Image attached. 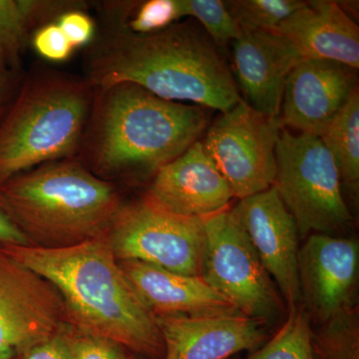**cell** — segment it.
Instances as JSON below:
<instances>
[{
    "label": "cell",
    "instance_id": "6da1fadb",
    "mask_svg": "<svg viewBox=\"0 0 359 359\" xmlns=\"http://www.w3.org/2000/svg\"><path fill=\"white\" fill-rule=\"evenodd\" d=\"M84 67L95 90L132 83L165 100L221 113L243 101L219 47L194 21L152 34L105 25L85 52Z\"/></svg>",
    "mask_w": 359,
    "mask_h": 359
},
{
    "label": "cell",
    "instance_id": "7a4b0ae2",
    "mask_svg": "<svg viewBox=\"0 0 359 359\" xmlns=\"http://www.w3.org/2000/svg\"><path fill=\"white\" fill-rule=\"evenodd\" d=\"M0 249L50 283L62 299L73 330L105 337L150 359L164 356L155 316L135 294L107 235L67 247Z\"/></svg>",
    "mask_w": 359,
    "mask_h": 359
},
{
    "label": "cell",
    "instance_id": "3957f363",
    "mask_svg": "<svg viewBox=\"0 0 359 359\" xmlns=\"http://www.w3.org/2000/svg\"><path fill=\"white\" fill-rule=\"evenodd\" d=\"M198 105L165 100L138 85L95 90L76 160L99 178L155 176L188 150L208 126Z\"/></svg>",
    "mask_w": 359,
    "mask_h": 359
},
{
    "label": "cell",
    "instance_id": "277c9868",
    "mask_svg": "<svg viewBox=\"0 0 359 359\" xmlns=\"http://www.w3.org/2000/svg\"><path fill=\"white\" fill-rule=\"evenodd\" d=\"M0 205L30 244L59 248L103 237L122 209L114 185L76 159L47 163L0 186Z\"/></svg>",
    "mask_w": 359,
    "mask_h": 359
},
{
    "label": "cell",
    "instance_id": "5b68a950",
    "mask_svg": "<svg viewBox=\"0 0 359 359\" xmlns=\"http://www.w3.org/2000/svg\"><path fill=\"white\" fill-rule=\"evenodd\" d=\"M94 97L84 77L32 69L0 122V186L47 163L76 159Z\"/></svg>",
    "mask_w": 359,
    "mask_h": 359
},
{
    "label": "cell",
    "instance_id": "8992f818",
    "mask_svg": "<svg viewBox=\"0 0 359 359\" xmlns=\"http://www.w3.org/2000/svg\"><path fill=\"white\" fill-rule=\"evenodd\" d=\"M275 184L299 237L346 231L353 221L341 192L339 167L318 137L282 129Z\"/></svg>",
    "mask_w": 359,
    "mask_h": 359
},
{
    "label": "cell",
    "instance_id": "52a82bcc",
    "mask_svg": "<svg viewBox=\"0 0 359 359\" xmlns=\"http://www.w3.org/2000/svg\"><path fill=\"white\" fill-rule=\"evenodd\" d=\"M205 243L200 276L248 318L269 321L285 309L275 282L230 208L202 218Z\"/></svg>",
    "mask_w": 359,
    "mask_h": 359
},
{
    "label": "cell",
    "instance_id": "ba28073f",
    "mask_svg": "<svg viewBox=\"0 0 359 359\" xmlns=\"http://www.w3.org/2000/svg\"><path fill=\"white\" fill-rule=\"evenodd\" d=\"M107 238L118 262H141L200 276L205 243L201 218L179 216L144 198L123 205Z\"/></svg>",
    "mask_w": 359,
    "mask_h": 359
},
{
    "label": "cell",
    "instance_id": "9c48e42d",
    "mask_svg": "<svg viewBox=\"0 0 359 359\" xmlns=\"http://www.w3.org/2000/svg\"><path fill=\"white\" fill-rule=\"evenodd\" d=\"M283 128L280 117L259 113L243 100L221 113L208 129L203 146L235 198L244 199L275 184L276 150Z\"/></svg>",
    "mask_w": 359,
    "mask_h": 359
},
{
    "label": "cell",
    "instance_id": "30bf717a",
    "mask_svg": "<svg viewBox=\"0 0 359 359\" xmlns=\"http://www.w3.org/2000/svg\"><path fill=\"white\" fill-rule=\"evenodd\" d=\"M68 325L53 287L0 249V359H18Z\"/></svg>",
    "mask_w": 359,
    "mask_h": 359
},
{
    "label": "cell",
    "instance_id": "8fae6325",
    "mask_svg": "<svg viewBox=\"0 0 359 359\" xmlns=\"http://www.w3.org/2000/svg\"><path fill=\"white\" fill-rule=\"evenodd\" d=\"M359 245L355 238L311 233L297 256L301 304L320 327L356 306Z\"/></svg>",
    "mask_w": 359,
    "mask_h": 359
},
{
    "label": "cell",
    "instance_id": "7c38bea8",
    "mask_svg": "<svg viewBox=\"0 0 359 359\" xmlns=\"http://www.w3.org/2000/svg\"><path fill=\"white\" fill-rule=\"evenodd\" d=\"M287 308L301 304L297 256L299 233L275 185L241 199L231 209Z\"/></svg>",
    "mask_w": 359,
    "mask_h": 359
},
{
    "label": "cell",
    "instance_id": "4fadbf2b",
    "mask_svg": "<svg viewBox=\"0 0 359 359\" xmlns=\"http://www.w3.org/2000/svg\"><path fill=\"white\" fill-rule=\"evenodd\" d=\"M355 82L353 68L302 58L285 81L280 112L283 127L320 138L358 88Z\"/></svg>",
    "mask_w": 359,
    "mask_h": 359
},
{
    "label": "cell",
    "instance_id": "5bb4252c",
    "mask_svg": "<svg viewBox=\"0 0 359 359\" xmlns=\"http://www.w3.org/2000/svg\"><path fill=\"white\" fill-rule=\"evenodd\" d=\"M145 198L179 216L202 219L229 208L235 196L199 140L161 168Z\"/></svg>",
    "mask_w": 359,
    "mask_h": 359
},
{
    "label": "cell",
    "instance_id": "9a60e30c",
    "mask_svg": "<svg viewBox=\"0 0 359 359\" xmlns=\"http://www.w3.org/2000/svg\"><path fill=\"white\" fill-rule=\"evenodd\" d=\"M236 84L245 102L271 117H280L285 81L302 60L297 48L276 32H247L231 42Z\"/></svg>",
    "mask_w": 359,
    "mask_h": 359
},
{
    "label": "cell",
    "instance_id": "2e32d148",
    "mask_svg": "<svg viewBox=\"0 0 359 359\" xmlns=\"http://www.w3.org/2000/svg\"><path fill=\"white\" fill-rule=\"evenodd\" d=\"M164 359H228L256 351L266 340V323L245 316H155Z\"/></svg>",
    "mask_w": 359,
    "mask_h": 359
},
{
    "label": "cell",
    "instance_id": "e0dca14e",
    "mask_svg": "<svg viewBox=\"0 0 359 359\" xmlns=\"http://www.w3.org/2000/svg\"><path fill=\"white\" fill-rule=\"evenodd\" d=\"M119 264L135 294L154 316H244L201 276L180 275L141 262Z\"/></svg>",
    "mask_w": 359,
    "mask_h": 359
},
{
    "label": "cell",
    "instance_id": "ac0fdd59",
    "mask_svg": "<svg viewBox=\"0 0 359 359\" xmlns=\"http://www.w3.org/2000/svg\"><path fill=\"white\" fill-rule=\"evenodd\" d=\"M275 32L289 40L302 58L334 61L359 68V28L330 0L306 1L283 21Z\"/></svg>",
    "mask_w": 359,
    "mask_h": 359
},
{
    "label": "cell",
    "instance_id": "d6986e66",
    "mask_svg": "<svg viewBox=\"0 0 359 359\" xmlns=\"http://www.w3.org/2000/svg\"><path fill=\"white\" fill-rule=\"evenodd\" d=\"M81 6V1L0 0V71L16 76L30 35L55 22L65 11Z\"/></svg>",
    "mask_w": 359,
    "mask_h": 359
},
{
    "label": "cell",
    "instance_id": "ffe728a7",
    "mask_svg": "<svg viewBox=\"0 0 359 359\" xmlns=\"http://www.w3.org/2000/svg\"><path fill=\"white\" fill-rule=\"evenodd\" d=\"M332 155L340 178L353 192L359 185V93L354 90L320 137Z\"/></svg>",
    "mask_w": 359,
    "mask_h": 359
},
{
    "label": "cell",
    "instance_id": "44dd1931",
    "mask_svg": "<svg viewBox=\"0 0 359 359\" xmlns=\"http://www.w3.org/2000/svg\"><path fill=\"white\" fill-rule=\"evenodd\" d=\"M313 359H359L358 306L311 330Z\"/></svg>",
    "mask_w": 359,
    "mask_h": 359
},
{
    "label": "cell",
    "instance_id": "7402d4cb",
    "mask_svg": "<svg viewBox=\"0 0 359 359\" xmlns=\"http://www.w3.org/2000/svg\"><path fill=\"white\" fill-rule=\"evenodd\" d=\"M311 325L302 304L289 309L287 320L263 346L243 359H313Z\"/></svg>",
    "mask_w": 359,
    "mask_h": 359
},
{
    "label": "cell",
    "instance_id": "603a6c76",
    "mask_svg": "<svg viewBox=\"0 0 359 359\" xmlns=\"http://www.w3.org/2000/svg\"><path fill=\"white\" fill-rule=\"evenodd\" d=\"M306 2L302 0H231L224 4L241 30L275 32L283 20L304 6Z\"/></svg>",
    "mask_w": 359,
    "mask_h": 359
},
{
    "label": "cell",
    "instance_id": "cb8c5ba5",
    "mask_svg": "<svg viewBox=\"0 0 359 359\" xmlns=\"http://www.w3.org/2000/svg\"><path fill=\"white\" fill-rule=\"evenodd\" d=\"M182 18H193L217 46L231 43L241 28L222 0H180Z\"/></svg>",
    "mask_w": 359,
    "mask_h": 359
},
{
    "label": "cell",
    "instance_id": "d4e9b609",
    "mask_svg": "<svg viewBox=\"0 0 359 359\" xmlns=\"http://www.w3.org/2000/svg\"><path fill=\"white\" fill-rule=\"evenodd\" d=\"M35 52L49 62L68 60L75 48L56 22L47 23L39 27L32 39Z\"/></svg>",
    "mask_w": 359,
    "mask_h": 359
},
{
    "label": "cell",
    "instance_id": "484cf974",
    "mask_svg": "<svg viewBox=\"0 0 359 359\" xmlns=\"http://www.w3.org/2000/svg\"><path fill=\"white\" fill-rule=\"evenodd\" d=\"M72 351L73 359H136L117 342L76 330L73 332Z\"/></svg>",
    "mask_w": 359,
    "mask_h": 359
},
{
    "label": "cell",
    "instance_id": "4316f807",
    "mask_svg": "<svg viewBox=\"0 0 359 359\" xmlns=\"http://www.w3.org/2000/svg\"><path fill=\"white\" fill-rule=\"evenodd\" d=\"M82 7L65 11L55 21L75 49L88 46L96 36L95 23Z\"/></svg>",
    "mask_w": 359,
    "mask_h": 359
},
{
    "label": "cell",
    "instance_id": "83f0119b",
    "mask_svg": "<svg viewBox=\"0 0 359 359\" xmlns=\"http://www.w3.org/2000/svg\"><path fill=\"white\" fill-rule=\"evenodd\" d=\"M73 328L69 325L57 334L26 351L18 359H73Z\"/></svg>",
    "mask_w": 359,
    "mask_h": 359
},
{
    "label": "cell",
    "instance_id": "f1b7e54d",
    "mask_svg": "<svg viewBox=\"0 0 359 359\" xmlns=\"http://www.w3.org/2000/svg\"><path fill=\"white\" fill-rule=\"evenodd\" d=\"M29 240L16 226L11 217L0 205V247L1 245H27Z\"/></svg>",
    "mask_w": 359,
    "mask_h": 359
},
{
    "label": "cell",
    "instance_id": "f546056e",
    "mask_svg": "<svg viewBox=\"0 0 359 359\" xmlns=\"http://www.w3.org/2000/svg\"><path fill=\"white\" fill-rule=\"evenodd\" d=\"M11 77L13 75L6 74L0 71V122L4 119L6 111L13 102V100H11Z\"/></svg>",
    "mask_w": 359,
    "mask_h": 359
}]
</instances>
